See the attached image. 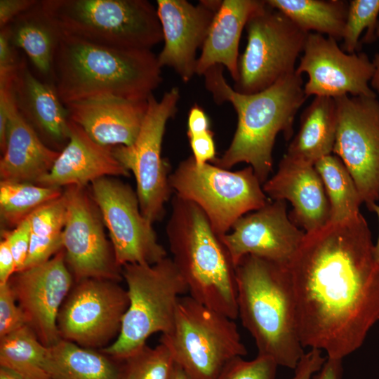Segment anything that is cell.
<instances>
[{
  "label": "cell",
  "mask_w": 379,
  "mask_h": 379,
  "mask_svg": "<svg viewBox=\"0 0 379 379\" xmlns=\"http://www.w3.org/2000/svg\"><path fill=\"white\" fill-rule=\"evenodd\" d=\"M304 347L343 359L379 320V262L361 214L305 232L287 264Z\"/></svg>",
  "instance_id": "cell-1"
},
{
  "label": "cell",
  "mask_w": 379,
  "mask_h": 379,
  "mask_svg": "<svg viewBox=\"0 0 379 379\" xmlns=\"http://www.w3.org/2000/svg\"><path fill=\"white\" fill-rule=\"evenodd\" d=\"M223 67L216 65L204 73L205 87L215 103L232 104L238 121L230 146L213 165L228 170L246 163L263 185L272 171L277 135L282 132L291 138L295 116L307 98L302 76L295 71L263 91L244 94L227 82Z\"/></svg>",
  "instance_id": "cell-2"
},
{
  "label": "cell",
  "mask_w": 379,
  "mask_h": 379,
  "mask_svg": "<svg viewBox=\"0 0 379 379\" xmlns=\"http://www.w3.org/2000/svg\"><path fill=\"white\" fill-rule=\"evenodd\" d=\"M161 68L151 49L103 46L60 34L51 83L65 105L101 96L147 100L162 82Z\"/></svg>",
  "instance_id": "cell-3"
},
{
  "label": "cell",
  "mask_w": 379,
  "mask_h": 379,
  "mask_svg": "<svg viewBox=\"0 0 379 379\" xmlns=\"http://www.w3.org/2000/svg\"><path fill=\"white\" fill-rule=\"evenodd\" d=\"M238 317L258 355L295 369L305 354L287 265L253 255L236 266Z\"/></svg>",
  "instance_id": "cell-4"
},
{
  "label": "cell",
  "mask_w": 379,
  "mask_h": 379,
  "mask_svg": "<svg viewBox=\"0 0 379 379\" xmlns=\"http://www.w3.org/2000/svg\"><path fill=\"white\" fill-rule=\"evenodd\" d=\"M166 227L172 260L190 295L232 319L238 317L235 266L208 218L195 204L174 196Z\"/></svg>",
  "instance_id": "cell-5"
},
{
  "label": "cell",
  "mask_w": 379,
  "mask_h": 379,
  "mask_svg": "<svg viewBox=\"0 0 379 379\" xmlns=\"http://www.w3.org/2000/svg\"><path fill=\"white\" fill-rule=\"evenodd\" d=\"M61 34L117 48L151 49L163 41L155 7L147 0H41Z\"/></svg>",
  "instance_id": "cell-6"
},
{
  "label": "cell",
  "mask_w": 379,
  "mask_h": 379,
  "mask_svg": "<svg viewBox=\"0 0 379 379\" xmlns=\"http://www.w3.org/2000/svg\"><path fill=\"white\" fill-rule=\"evenodd\" d=\"M123 279L129 304L120 333L102 352L124 360L146 344L152 334L168 333L173 328L178 302L187 284L173 261L166 257L153 265L126 264Z\"/></svg>",
  "instance_id": "cell-7"
},
{
  "label": "cell",
  "mask_w": 379,
  "mask_h": 379,
  "mask_svg": "<svg viewBox=\"0 0 379 379\" xmlns=\"http://www.w3.org/2000/svg\"><path fill=\"white\" fill-rule=\"evenodd\" d=\"M160 342L190 379H218L232 360L247 354L234 319L190 295L180 298L173 327Z\"/></svg>",
  "instance_id": "cell-8"
},
{
  "label": "cell",
  "mask_w": 379,
  "mask_h": 379,
  "mask_svg": "<svg viewBox=\"0 0 379 379\" xmlns=\"http://www.w3.org/2000/svg\"><path fill=\"white\" fill-rule=\"evenodd\" d=\"M169 183L175 196L204 211L220 237L241 217L269 201L251 166L230 171L209 163L197 165L190 156L170 175Z\"/></svg>",
  "instance_id": "cell-9"
},
{
  "label": "cell",
  "mask_w": 379,
  "mask_h": 379,
  "mask_svg": "<svg viewBox=\"0 0 379 379\" xmlns=\"http://www.w3.org/2000/svg\"><path fill=\"white\" fill-rule=\"evenodd\" d=\"M245 28L247 45L239 59V78L234 86L237 92H260L295 72L309 33L266 1Z\"/></svg>",
  "instance_id": "cell-10"
},
{
  "label": "cell",
  "mask_w": 379,
  "mask_h": 379,
  "mask_svg": "<svg viewBox=\"0 0 379 379\" xmlns=\"http://www.w3.org/2000/svg\"><path fill=\"white\" fill-rule=\"evenodd\" d=\"M179 100L178 87L165 92L160 100L151 95L135 142L129 146L112 147L117 159L133 173L141 212L152 224L163 218L172 191L161 147L166 124L175 114Z\"/></svg>",
  "instance_id": "cell-11"
},
{
  "label": "cell",
  "mask_w": 379,
  "mask_h": 379,
  "mask_svg": "<svg viewBox=\"0 0 379 379\" xmlns=\"http://www.w3.org/2000/svg\"><path fill=\"white\" fill-rule=\"evenodd\" d=\"M128 304L127 290L118 281H76L58 314L60 338L86 348L104 346L119 335Z\"/></svg>",
  "instance_id": "cell-12"
},
{
  "label": "cell",
  "mask_w": 379,
  "mask_h": 379,
  "mask_svg": "<svg viewBox=\"0 0 379 379\" xmlns=\"http://www.w3.org/2000/svg\"><path fill=\"white\" fill-rule=\"evenodd\" d=\"M91 197L107 227L117 264L153 265L166 256L152 223L142 213L136 192L115 177L91 184Z\"/></svg>",
  "instance_id": "cell-13"
},
{
  "label": "cell",
  "mask_w": 379,
  "mask_h": 379,
  "mask_svg": "<svg viewBox=\"0 0 379 379\" xmlns=\"http://www.w3.org/2000/svg\"><path fill=\"white\" fill-rule=\"evenodd\" d=\"M337 129L333 152L351 174L368 208L379 200V101L376 97L334 98Z\"/></svg>",
  "instance_id": "cell-14"
},
{
  "label": "cell",
  "mask_w": 379,
  "mask_h": 379,
  "mask_svg": "<svg viewBox=\"0 0 379 379\" xmlns=\"http://www.w3.org/2000/svg\"><path fill=\"white\" fill-rule=\"evenodd\" d=\"M86 187L68 186L64 190L67 218L63 249L67 265L76 281L95 278L119 281L122 267L107 240L100 212Z\"/></svg>",
  "instance_id": "cell-15"
},
{
  "label": "cell",
  "mask_w": 379,
  "mask_h": 379,
  "mask_svg": "<svg viewBox=\"0 0 379 379\" xmlns=\"http://www.w3.org/2000/svg\"><path fill=\"white\" fill-rule=\"evenodd\" d=\"M374 70L366 53H347L335 39L314 32L308 34L295 69L299 74L308 75L304 85L307 98H332L349 95L376 97L368 84Z\"/></svg>",
  "instance_id": "cell-16"
},
{
  "label": "cell",
  "mask_w": 379,
  "mask_h": 379,
  "mask_svg": "<svg viewBox=\"0 0 379 379\" xmlns=\"http://www.w3.org/2000/svg\"><path fill=\"white\" fill-rule=\"evenodd\" d=\"M8 283L39 340L47 347L58 343V314L73 286L64 249L46 262L15 272Z\"/></svg>",
  "instance_id": "cell-17"
},
{
  "label": "cell",
  "mask_w": 379,
  "mask_h": 379,
  "mask_svg": "<svg viewBox=\"0 0 379 379\" xmlns=\"http://www.w3.org/2000/svg\"><path fill=\"white\" fill-rule=\"evenodd\" d=\"M287 213L285 201H269L237 220L220 237L235 267L246 255L287 265L304 236Z\"/></svg>",
  "instance_id": "cell-18"
},
{
  "label": "cell",
  "mask_w": 379,
  "mask_h": 379,
  "mask_svg": "<svg viewBox=\"0 0 379 379\" xmlns=\"http://www.w3.org/2000/svg\"><path fill=\"white\" fill-rule=\"evenodd\" d=\"M222 1L157 0L164 47L157 55L161 67H169L184 82L196 74L197 52L202 48Z\"/></svg>",
  "instance_id": "cell-19"
},
{
  "label": "cell",
  "mask_w": 379,
  "mask_h": 379,
  "mask_svg": "<svg viewBox=\"0 0 379 379\" xmlns=\"http://www.w3.org/2000/svg\"><path fill=\"white\" fill-rule=\"evenodd\" d=\"M272 200L288 201L291 221L305 232L316 230L330 220V207L321 179L314 165L289 159L285 156L277 171L262 185Z\"/></svg>",
  "instance_id": "cell-20"
},
{
  "label": "cell",
  "mask_w": 379,
  "mask_h": 379,
  "mask_svg": "<svg viewBox=\"0 0 379 379\" xmlns=\"http://www.w3.org/2000/svg\"><path fill=\"white\" fill-rule=\"evenodd\" d=\"M65 107L69 120L95 142L106 147L129 146L138 137L147 110L148 99L101 96Z\"/></svg>",
  "instance_id": "cell-21"
},
{
  "label": "cell",
  "mask_w": 379,
  "mask_h": 379,
  "mask_svg": "<svg viewBox=\"0 0 379 379\" xmlns=\"http://www.w3.org/2000/svg\"><path fill=\"white\" fill-rule=\"evenodd\" d=\"M12 91L22 117L46 145L61 151L69 141V119L53 84L35 76L22 57Z\"/></svg>",
  "instance_id": "cell-22"
},
{
  "label": "cell",
  "mask_w": 379,
  "mask_h": 379,
  "mask_svg": "<svg viewBox=\"0 0 379 379\" xmlns=\"http://www.w3.org/2000/svg\"><path fill=\"white\" fill-rule=\"evenodd\" d=\"M129 171L114 157L112 147L99 145L69 120V138L60 151L51 171L36 185L60 187L79 186L104 178L129 176Z\"/></svg>",
  "instance_id": "cell-23"
},
{
  "label": "cell",
  "mask_w": 379,
  "mask_h": 379,
  "mask_svg": "<svg viewBox=\"0 0 379 379\" xmlns=\"http://www.w3.org/2000/svg\"><path fill=\"white\" fill-rule=\"evenodd\" d=\"M59 154L60 151L43 142L14 102L6 127V148L0 160L1 180L36 184L51 171Z\"/></svg>",
  "instance_id": "cell-24"
},
{
  "label": "cell",
  "mask_w": 379,
  "mask_h": 379,
  "mask_svg": "<svg viewBox=\"0 0 379 379\" xmlns=\"http://www.w3.org/2000/svg\"><path fill=\"white\" fill-rule=\"evenodd\" d=\"M265 3L261 0H223L215 13L201 53L196 74L203 76L219 65L228 70L234 83L239 78V45L249 18Z\"/></svg>",
  "instance_id": "cell-25"
},
{
  "label": "cell",
  "mask_w": 379,
  "mask_h": 379,
  "mask_svg": "<svg viewBox=\"0 0 379 379\" xmlns=\"http://www.w3.org/2000/svg\"><path fill=\"white\" fill-rule=\"evenodd\" d=\"M337 129V109L334 98L314 97L300 117L298 133L284 156L310 165L333 151Z\"/></svg>",
  "instance_id": "cell-26"
},
{
  "label": "cell",
  "mask_w": 379,
  "mask_h": 379,
  "mask_svg": "<svg viewBox=\"0 0 379 379\" xmlns=\"http://www.w3.org/2000/svg\"><path fill=\"white\" fill-rule=\"evenodd\" d=\"M7 27L12 43L51 82L52 62L59 32L43 11L41 1L16 17Z\"/></svg>",
  "instance_id": "cell-27"
},
{
  "label": "cell",
  "mask_w": 379,
  "mask_h": 379,
  "mask_svg": "<svg viewBox=\"0 0 379 379\" xmlns=\"http://www.w3.org/2000/svg\"><path fill=\"white\" fill-rule=\"evenodd\" d=\"M46 371L51 379H121L105 354L63 339L48 347Z\"/></svg>",
  "instance_id": "cell-28"
},
{
  "label": "cell",
  "mask_w": 379,
  "mask_h": 379,
  "mask_svg": "<svg viewBox=\"0 0 379 379\" xmlns=\"http://www.w3.org/2000/svg\"><path fill=\"white\" fill-rule=\"evenodd\" d=\"M267 4L279 11L307 33L314 32L342 40L348 3L341 0H267Z\"/></svg>",
  "instance_id": "cell-29"
},
{
  "label": "cell",
  "mask_w": 379,
  "mask_h": 379,
  "mask_svg": "<svg viewBox=\"0 0 379 379\" xmlns=\"http://www.w3.org/2000/svg\"><path fill=\"white\" fill-rule=\"evenodd\" d=\"M30 246L24 270L46 262L63 248L67 202L63 194L28 216Z\"/></svg>",
  "instance_id": "cell-30"
},
{
  "label": "cell",
  "mask_w": 379,
  "mask_h": 379,
  "mask_svg": "<svg viewBox=\"0 0 379 379\" xmlns=\"http://www.w3.org/2000/svg\"><path fill=\"white\" fill-rule=\"evenodd\" d=\"M314 168L323 182L330 207L329 222H340L361 214L363 203L351 174L342 160L329 154L318 160Z\"/></svg>",
  "instance_id": "cell-31"
},
{
  "label": "cell",
  "mask_w": 379,
  "mask_h": 379,
  "mask_svg": "<svg viewBox=\"0 0 379 379\" xmlns=\"http://www.w3.org/2000/svg\"><path fill=\"white\" fill-rule=\"evenodd\" d=\"M48 347L25 325L0 338V366L25 379H51L46 371Z\"/></svg>",
  "instance_id": "cell-32"
},
{
  "label": "cell",
  "mask_w": 379,
  "mask_h": 379,
  "mask_svg": "<svg viewBox=\"0 0 379 379\" xmlns=\"http://www.w3.org/2000/svg\"><path fill=\"white\" fill-rule=\"evenodd\" d=\"M60 187L1 180V221L15 227L41 206L63 194Z\"/></svg>",
  "instance_id": "cell-33"
},
{
  "label": "cell",
  "mask_w": 379,
  "mask_h": 379,
  "mask_svg": "<svg viewBox=\"0 0 379 379\" xmlns=\"http://www.w3.org/2000/svg\"><path fill=\"white\" fill-rule=\"evenodd\" d=\"M121 379H172L175 362L162 343L154 347L146 344L122 360Z\"/></svg>",
  "instance_id": "cell-34"
},
{
  "label": "cell",
  "mask_w": 379,
  "mask_h": 379,
  "mask_svg": "<svg viewBox=\"0 0 379 379\" xmlns=\"http://www.w3.org/2000/svg\"><path fill=\"white\" fill-rule=\"evenodd\" d=\"M379 0H352L348 3L347 18L343 36V51L352 54L360 48L359 37L367 32L362 41L371 43L375 40L379 25Z\"/></svg>",
  "instance_id": "cell-35"
},
{
  "label": "cell",
  "mask_w": 379,
  "mask_h": 379,
  "mask_svg": "<svg viewBox=\"0 0 379 379\" xmlns=\"http://www.w3.org/2000/svg\"><path fill=\"white\" fill-rule=\"evenodd\" d=\"M277 367L266 357L257 355L252 360L237 357L225 366L218 379H274Z\"/></svg>",
  "instance_id": "cell-36"
},
{
  "label": "cell",
  "mask_w": 379,
  "mask_h": 379,
  "mask_svg": "<svg viewBox=\"0 0 379 379\" xmlns=\"http://www.w3.org/2000/svg\"><path fill=\"white\" fill-rule=\"evenodd\" d=\"M27 325L9 283L0 284V338Z\"/></svg>",
  "instance_id": "cell-37"
},
{
  "label": "cell",
  "mask_w": 379,
  "mask_h": 379,
  "mask_svg": "<svg viewBox=\"0 0 379 379\" xmlns=\"http://www.w3.org/2000/svg\"><path fill=\"white\" fill-rule=\"evenodd\" d=\"M31 229L28 217L12 230L1 229V237L4 239L13 255L16 272L24 270L30 246Z\"/></svg>",
  "instance_id": "cell-38"
},
{
  "label": "cell",
  "mask_w": 379,
  "mask_h": 379,
  "mask_svg": "<svg viewBox=\"0 0 379 379\" xmlns=\"http://www.w3.org/2000/svg\"><path fill=\"white\" fill-rule=\"evenodd\" d=\"M22 57L12 43L6 27L0 28V78L15 75Z\"/></svg>",
  "instance_id": "cell-39"
},
{
  "label": "cell",
  "mask_w": 379,
  "mask_h": 379,
  "mask_svg": "<svg viewBox=\"0 0 379 379\" xmlns=\"http://www.w3.org/2000/svg\"><path fill=\"white\" fill-rule=\"evenodd\" d=\"M192 157L197 165H203L216 159L213 135L210 130L199 135L190 138Z\"/></svg>",
  "instance_id": "cell-40"
},
{
  "label": "cell",
  "mask_w": 379,
  "mask_h": 379,
  "mask_svg": "<svg viewBox=\"0 0 379 379\" xmlns=\"http://www.w3.org/2000/svg\"><path fill=\"white\" fill-rule=\"evenodd\" d=\"M322 353L321 350L314 348L305 352L294 369V375L291 379H312L326 359Z\"/></svg>",
  "instance_id": "cell-41"
},
{
  "label": "cell",
  "mask_w": 379,
  "mask_h": 379,
  "mask_svg": "<svg viewBox=\"0 0 379 379\" xmlns=\"http://www.w3.org/2000/svg\"><path fill=\"white\" fill-rule=\"evenodd\" d=\"M39 0H0V28L34 6Z\"/></svg>",
  "instance_id": "cell-42"
},
{
  "label": "cell",
  "mask_w": 379,
  "mask_h": 379,
  "mask_svg": "<svg viewBox=\"0 0 379 379\" xmlns=\"http://www.w3.org/2000/svg\"><path fill=\"white\" fill-rule=\"evenodd\" d=\"M210 121L204 109L194 105L190 110L187 118V135L192 138L210 131Z\"/></svg>",
  "instance_id": "cell-43"
},
{
  "label": "cell",
  "mask_w": 379,
  "mask_h": 379,
  "mask_svg": "<svg viewBox=\"0 0 379 379\" xmlns=\"http://www.w3.org/2000/svg\"><path fill=\"white\" fill-rule=\"evenodd\" d=\"M16 272V265L13 255L7 242L1 239L0 241V284L9 281Z\"/></svg>",
  "instance_id": "cell-44"
},
{
  "label": "cell",
  "mask_w": 379,
  "mask_h": 379,
  "mask_svg": "<svg viewBox=\"0 0 379 379\" xmlns=\"http://www.w3.org/2000/svg\"><path fill=\"white\" fill-rule=\"evenodd\" d=\"M343 371V359L326 357L324 364L312 379H342Z\"/></svg>",
  "instance_id": "cell-45"
},
{
  "label": "cell",
  "mask_w": 379,
  "mask_h": 379,
  "mask_svg": "<svg viewBox=\"0 0 379 379\" xmlns=\"http://www.w3.org/2000/svg\"><path fill=\"white\" fill-rule=\"evenodd\" d=\"M374 65V74L371 81V86L379 93V53L375 55L373 61Z\"/></svg>",
  "instance_id": "cell-46"
},
{
  "label": "cell",
  "mask_w": 379,
  "mask_h": 379,
  "mask_svg": "<svg viewBox=\"0 0 379 379\" xmlns=\"http://www.w3.org/2000/svg\"><path fill=\"white\" fill-rule=\"evenodd\" d=\"M0 379H25L17 373L4 368H0Z\"/></svg>",
  "instance_id": "cell-47"
},
{
  "label": "cell",
  "mask_w": 379,
  "mask_h": 379,
  "mask_svg": "<svg viewBox=\"0 0 379 379\" xmlns=\"http://www.w3.org/2000/svg\"><path fill=\"white\" fill-rule=\"evenodd\" d=\"M369 211H374L377 214L379 220V205L377 204H373L370 207ZM374 255L376 260L379 262V236L376 244H374Z\"/></svg>",
  "instance_id": "cell-48"
},
{
  "label": "cell",
  "mask_w": 379,
  "mask_h": 379,
  "mask_svg": "<svg viewBox=\"0 0 379 379\" xmlns=\"http://www.w3.org/2000/svg\"><path fill=\"white\" fill-rule=\"evenodd\" d=\"M172 379H190L185 372L175 364Z\"/></svg>",
  "instance_id": "cell-49"
},
{
  "label": "cell",
  "mask_w": 379,
  "mask_h": 379,
  "mask_svg": "<svg viewBox=\"0 0 379 379\" xmlns=\"http://www.w3.org/2000/svg\"><path fill=\"white\" fill-rule=\"evenodd\" d=\"M376 36L379 39V27H378V30H377Z\"/></svg>",
  "instance_id": "cell-50"
}]
</instances>
